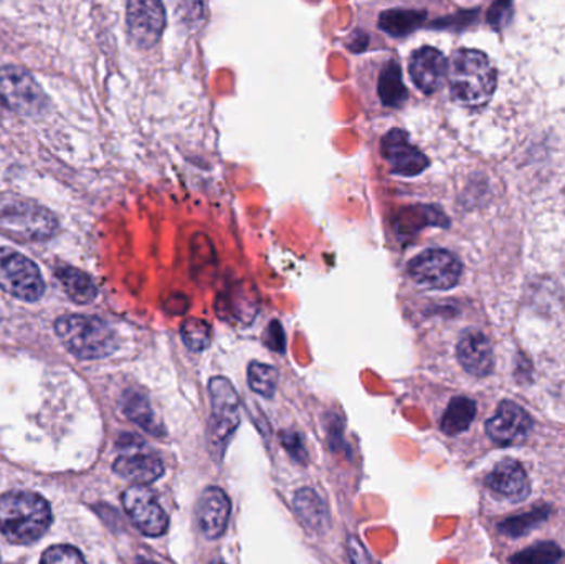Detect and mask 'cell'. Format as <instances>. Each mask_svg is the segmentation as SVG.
I'll return each mask as SVG.
<instances>
[{"label": "cell", "mask_w": 565, "mask_h": 564, "mask_svg": "<svg viewBox=\"0 0 565 564\" xmlns=\"http://www.w3.org/2000/svg\"><path fill=\"white\" fill-rule=\"evenodd\" d=\"M52 509L40 495L9 491L0 497V534L11 543L39 541L52 525Z\"/></svg>", "instance_id": "1"}, {"label": "cell", "mask_w": 565, "mask_h": 564, "mask_svg": "<svg viewBox=\"0 0 565 564\" xmlns=\"http://www.w3.org/2000/svg\"><path fill=\"white\" fill-rule=\"evenodd\" d=\"M448 84L454 102L479 108L491 100L497 90V70L479 50H458L448 66Z\"/></svg>", "instance_id": "2"}, {"label": "cell", "mask_w": 565, "mask_h": 564, "mask_svg": "<svg viewBox=\"0 0 565 564\" xmlns=\"http://www.w3.org/2000/svg\"><path fill=\"white\" fill-rule=\"evenodd\" d=\"M55 333L78 359H103L118 349V336L106 321L87 315H66L55 321Z\"/></svg>", "instance_id": "3"}, {"label": "cell", "mask_w": 565, "mask_h": 564, "mask_svg": "<svg viewBox=\"0 0 565 564\" xmlns=\"http://www.w3.org/2000/svg\"><path fill=\"white\" fill-rule=\"evenodd\" d=\"M55 214L31 201H9L0 206V232L17 242L49 241L59 234Z\"/></svg>", "instance_id": "4"}, {"label": "cell", "mask_w": 565, "mask_h": 564, "mask_svg": "<svg viewBox=\"0 0 565 564\" xmlns=\"http://www.w3.org/2000/svg\"><path fill=\"white\" fill-rule=\"evenodd\" d=\"M210 393L211 415L208 424V444L216 459H222L227 443L239 428L240 397L235 387L227 377H211L208 384Z\"/></svg>", "instance_id": "5"}, {"label": "cell", "mask_w": 565, "mask_h": 564, "mask_svg": "<svg viewBox=\"0 0 565 564\" xmlns=\"http://www.w3.org/2000/svg\"><path fill=\"white\" fill-rule=\"evenodd\" d=\"M0 100L22 116H39L49 108V98L39 81L18 65L0 66Z\"/></svg>", "instance_id": "6"}, {"label": "cell", "mask_w": 565, "mask_h": 564, "mask_svg": "<svg viewBox=\"0 0 565 564\" xmlns=\"http://www.w3.org/2000/svg\"><path fill=\"white\" fill-rule=\"evenodd\" d=\"M0 290L34 304L46 293V280L30 258L14 248L0 247Z\"/></svg>", "instance_id": "7"}, {"label": "cell", "mask_w": 565, "mask_h": 564, "mask_svg": "<svg viewBox=\"0 0 565 564\" xmlns=\"http://www.w3.org/2000/svg\"><path fill=\"white\" fill-rule=\"evenodd\" d=\"M409 273L422 289L450 290L460 283L463 265L451 252L431 248L410 261Z\"/></svg>", "instance_id": "8"}, {"label": "cell", "mask_w": 565, "mask_h": 564, "mask_svg": "<svg viewBox=\"0 0 565 564\" xmlns=\"http://www.w3.org/2000/svg\"><path fill=\"white\" fill-rule=\"evenodd\" d=\"M123 507L136 528L146 537H160L166 534L169 518L160 507L156 493L146 485H132L123 493Z\"/></svg>", "instance_id": "9"}, {"label": "cell", "mask_w": 565, "mask_h": 564, "mask_svg": "<svg viewBox=\"0 0 565 564\" xmlns=\"http://www.w3.org/2000/svg\"><path fill=\"white\" fill-rule=\"evenodd\" d=\"M128 34L131 42L138 49H151L159 42L166 28V9L156 0H146V2H129L128 14Z\"/></svg>", "instance_id": "10"}, {"label": "cell", "mask_w": 565, "mask_h": 564, "mask_svg": "<svg viewBox=\"0 0 565 564\" xmlns=\"http://www.w3.org/2000/svg\"><path fill=\"white\" fill-rule=\"evenodd\" d=\"M381 150L394 175L412 178L428 168L427 156L410 143L409 134L402 129L388 131L382 140Z\"/></svg>", "instance_id": "11"}, {"label": "cell", "mask_w": 565, "mask_h": 564, "mask_svg": "<svg viewBox=\"0 0 565 564\" xmlns=\"http://www.w3.org/2000/svg\"><path fill=\"white\" fill-rule=\"evenodd\" d=\"M531 428L532 421L529 414L513 401L501 402L497 414L486 422L489 439L500 446H517L524 443Z\"/></svg>", "instance_id": "12"}, {"label": "cell", "mask_w": 565, "mask_h": 564, "mask_svg": "<svg viewBox=\"0 0 565 564\" xmlns=\"http://www.w3.org/2000/svg\"><path fill=\"white\" fill-rule=\"evenodd\" d=\"M230 503L226 491L219 487L205 488L197 503V523L201 534L207 540L222 537L230 518Z\"/></svg>", "instance_id": "13"}, {"label": "cell", "mask_w": 565, "mask_h": 564, "mask_svg": "<svg viewBox=\"0 0 565 564\" xmlns=\"http://www.w3.org/2000/svg\"><path fill=\"white\" fill-rule=\"evenodd\" d=\"M410 77L425 94L435 93L448 75V62L440 50L422 47L410 59Z\"/></svg>", "instance_id": "14"}, {"label": "cell", "mask_w": 565, "mask_h": 564, "mask_svg": "<svg viewBox=\"0 0 565 564\" xmlns=\"http://www.w3.org/2000/svg\"><path fill=\"white\" fill-rule=\"evenodd\" d=\"M457 356L463 370L472 376H488L495 367L491 343L479 331H466L458 342Z\"/></svg>", "instance_id": "15"}, {"label": "cell", "mask_w": 565, "mask_h": 564, "mask_svg": "<svg viewBox=\"0 0 565 564\" xmlns=\"http://www.w3.org/2000/svg\"><path fill=\"white\" fill-rule=\"evenodd\" d=\"M486 485L495 493L501 495L511 502H523L531 493V485L521 463L503 460L486 478Z\"/></svg>", "instance_id": "16"}, {"label": "cell", "mask_w": 565, "mask_h": 564, "mask_svg": "<svg viewBox=\"0 0 565 564\" xmlns=\"http://www.w3.org/2000/svg\"><path fill=\"white\" fill-rule=\"evenodd\" d=\"M113 469L119 477L136 485H146V487L147 484H153L164 474L163 460L154 453L141 452V450L123 453L113 463Z\"/></svg>", "instance_id": "17"}, {"label": "cell", "mask_w": 565, "mask_h": 564, "mask_svg": "<svg viewBox=\"0 0 565 564\" xmlns=\"http://www.w3.org/2000/svg\"><path fill=\"white\" fill-rule=\"evenodd\" d=\"M55 275L69 300H74L78 305H88L97 300L98 286L84 270L62 265L55 270Z\"/></svg>", "instance_id": "18"}, {"label": "cell", "mask_w": 565, "mask_h": 564, "mask_svg": "<svg viewBox=\"0 0 565 564\" xmlns=\"http://www.w3.org/2000/svg\"><path fill=\"white\" fill-rule=\"evenodd\" d=\"M123 412L128 415L129 421L153 436H163L164 427L157 415L151 408L150 399L139 390H126L123 396Z\"/></svg>", "instance_id": "19"}, {"label": "cell", "mask_w": 565, "mask_h": 564, "mask_svg": "<svg viewBox=\"0 0 565 564\" xmlns=\"http://www.w3.org/2000/svg\"><path fill=\"white\" fill-rule=\"evenodd\" d=\"M377 97L387 108H399L407 102V88L402 81L399 63L387 62L377 78Z\"/></svg>", "instance_id": "20"}, {"label": "cell", "mask_w": 565, "mask_h": 564, "mask_svg": "<svg viewBox=\"0 0 565 564\" xmlns=\"http://www.w3.org/2000/svg\"><path fill=\"white\" fill-rule=\"evenodd\" d=\"M295 510L306 528L321 531L328 523V510L320 495L311 488H301L295 495Z\"/></svg>", "instance_id": "21"}, {"label": "cell", "mask_w": 565, "mask_h": 564, "mask_svg": "<svg viewBox=\"0 0 565 564\" xmlns=\"http://www.w3.org/2000/svg\"><path fill=\"white\" fill-rule=\"evenodd\" d=\"M476 405L468 397H454L441 419V431L448 436L465 433L475 421Z\"/></svg>", "instance_id": "22"}, {"label": "cell", "mask_w": 565, "mask_h": 564, "mask_svg": "<svg viewBox=\"0 0 565 564\" xmlns=\"http://www.w3.org/2000/svg\"><path fill=\"white\" fill-rule=\"evenodd\" d=\"M423 21H425V12L393 9V11L382 12L378 17V28L388 36L403 37L412 34L423 24Z\"/></svg>", "instance_id": "23"}, {"label": "cell", "mask_w": 565, "mask_h": 564, "mask_svg": "<svg viewBox=\"0 0 565 564\" xmlns=\"http://www.w3.org/2000/svg\"><path fill=\"white\" fill-rule=\"evenodd\" d=\"M182 342L191 351H204L210 346L211 330L207 321L201 318H188L181 326Z\"/></svg>", "instance_id": "24"}, {"label": "cell", "mask_w": 565, "mask_h": 564, "mask_svg": "<svg viewBox=\"0 0 565 564\" xmlns=\"http://www.w3.org/2000/svg\"><path fill=\"white\" fill-rule=\"evenodd\" d=\"M248 384L252 390L264 397H271L277 390L278 373L274 368L264 362H252L248 368Z\"/></svg>", "instance_id": "25"}, {"label": "cell", "mask_w": 565, "mask_h": 564, "mask_svg": "<svg viewBox=\"0 0 565 564\" xmlns=\"http://www.w3.org/2000/svg\"><path fill=\"white\" fill-rule=\"evenodd\" d=\"M562 557V550L554 543H539L511 557V564H555Z\"/></svg>", "instance_id": "26"}, {"label": "cell", "mask_w": 565, "mask_h": 564, "mask_svg": "<svg viewBox=\"0 0 565 564\" xmlns=\"http://www.w3.org/2000/svg\"><path fill=\"white\" fill-rule=\"evenodd\" d=\"M549 512L545 509H538L535 512L526 513V515L514 516V518L506 520L503 525L500 526L503 534L510 535V537H521V535L531 531L532 528L544 522L548 518Z\"/></svg>", "instance_id": "27"}, {"label": "cell", "mask_w": 565, "mask_h": 564, "mask_svg": "<svg viewBox=\"0 0 565 564\" xmlns=\"http://www.w3.org/2000/svg\"><path fill=\"white\" fill-rule=\"evenodd\" d=\"M40 564H87L80 550L72 544H55L42 554Z\"/></svg>", "instance_id": "28"}, {"label": "cell", "mask_w": 565, "mask_h": 564, "mask_svg": "<svg viewBox=\"0 0 565 564\" xmlns=\"http://www.w3.org/2000/svg\"><path fill=\"white\" fill-rule=\"evenodd\" d=\"M281 446L285 447L286 452L299 463L308 462V452H306L305 444L301 436L295 431H283L280 434Z\"/></svg>", "instance_id": "29"}, {"label": "cell", "mask_w": 565, "mask_h": 564, "mask_svg": "<svg viewBox=\"0 0 565 564\" xmlns=\"http://www.w3.org/2000/svg\"><path fill=\"white\" fill-rule=\"evenodd\" d=\"M265 345L277 352L285 351V333L278 321H271L270 326L265 331Z\"/></svg>", "instance_id": "30"}, {"label": "cell", "mask_w": 565, "mask_h": 564, "mask_svg": "<svg viewBox=\"0 0 565 564\" xmlns=\"http://www.w3.org/2000/svg\"><path fill=\"white\" fill-rule=\"evenodd\" d=\"M347 553H349V560L352 564H374L364 544L361 543L358 537H352V535L347 538Z\"/></svg>", "instance_id": "31"}, {"label": "cell", "mask_w": 565, "mask_h": 564, "mask_svg": "<svg viewBox=\"0 0 565 564\" xmlns=\"http://www.w3.org/2000/svg\"><path fill=\"white\" fill-rule=\"evenodd\" d=\"M136 564H157L154 563V561L146 560V557H139L138 561H136Z\"/></svg>", "instance_id": "32"}, {"label": "cell", "mask_w": 565, "mask_h": 564, "mask_svg": "<svg viewBox=\"0 0 565 564\" xmlns=\"http://www.w3.org/2000/svg\"><path fill=\"white\" fill-rule=\"evenodd\" d=\"M214 564H223V563H214Z\"/></svg>", "instance_id": "33"}]
</instances>
